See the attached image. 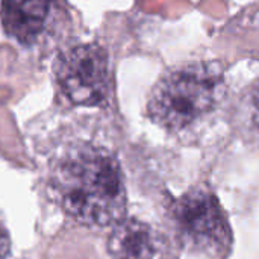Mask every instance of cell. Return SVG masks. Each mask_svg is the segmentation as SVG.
Returning a JSON list of instances; mask_svg holds the SVG:
<instances>
[{
	"label": "cell",
	"instance_id": "1",
	"mask_svg": "<svg viewBox=\"0 0 259 259\" xmlns=\"http://www.w3.org/2000/svg\"><path fill=\"white\" fill-rule=\"evenodd\" d=\"M50 190L74 220L91 226L117 225L126 211V190L117 161L103 149L80 146L59 158Z\"/></svg>",
	"mask_w": 259,
	"mask_h": 259
},
{
	"label": "cell",
	"instance_id": "2",
	"mask_svg": "<svg viewBox=\"0 0 259 259\" xmlns=\"http://www.w3.org/2000/svg\"><path fill=\"white\" fill-rule=\"evenodd\" d=\"M219 88L220 77L205 65L175 70L153 88L149 115L165 129H185L212 109Z\"/></svg>",
	"mask_w": 259,
	"mask_h": 259
},
{
	"label": "cell",
	"instance_id": "3",
	"mask_svg": "<svg viewBox=\"0 0 259 259\" xmlns=\"http://www.w3.org/2000/svg\"><path fill=\"white\" fill-rule=\"evenodd\" d=\"M176 231L190 249L211 258H225L232 246V232L217 199L196 188L175 202Z\"/></svg>",
	"mask_w": 259,
	"mask_h": 259
},
{
	"label": "cell",
	"instance_id": "4",
	"mask_svg": "<svg viewBox=\"0 0 259 259\" xmlns=\"http://www.w3.org/2000/svg\"><path fill=\"white\" fill-rule=\"evenodd\" d=\"M56 76L64 94L83 106L100 105L109 93V68L105 50L83 44L65 50L56 61Z\"/></svg>",
	"mask_w": 259,
	"mask_h": 259
},
{
	"label": "cell",
	"instance_id": "5",
	"mask_svg": "<svg viewBox=\"0 0 259 259\" xmlns=\"http://www.w3.org/2000/svg\"><path fill=\"white\" fill-rule=\"evenodd\" d=\"M52 0H2L6 32L23 44L35 41L49 18Z\"/></svg>",
	"mask_w": 259,
	"mask_h": 259
},
{
	"label": "cell",
	"instance_id": "6",
	"mask_svg": "<svg viewBox=\"0 0 259 259\" xmlns=\"http://www.w3.org/2000/svg\"><path fill=\"white\" fill-rule=\"evenodd\" d=\"M108 249L115 259H153L156 238L147 225L137 220H121L112 228Z\"/></svg>",
	"mask_w": 259,
	"mask_h": 259
},
{
	"label": "cell",
	"instance_id": "7",
	"mask_svg": "<svg viewBox=\"0 0 259 259\" xmlns=\"http://www.w3.org/2000/svg\"><path fill=\"white\" fill-rule=\"evenodd\" d=\"M247 112H249V123L252 129L259 135V80L249 91Z\"/></svg>",
	"mask_w": 259,
	"mask_h": 259
},
{
	"label": "cell",
	"instance_id": "8",
	"mask_svg": "<svg viewBox=\"0 0 259 259\" xmlns=\"http://www.w3.org/2000/svg\"><path fill=\"white\" fill-rule=\"evenodd\" d=\"M9 246H11V240H9L8 231H6V228L3 226V223L0 222V259H3L8 255Z\"/></svg>",
	"mask_w": 259,
	"mask_h": 259
}]
</instances>
